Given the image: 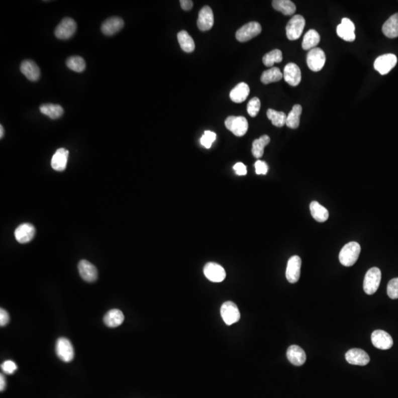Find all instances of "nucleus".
<instances>
[{
    "label": "nucleus",
    "mask_w": 398,
    "mask_h": 398,
    "mask_svg": "<svg viewBox=\"0 0 398 398\" xmlns=\"http://www.w3.org/2000/svg\"><path fill=\"white\" fill-rule=\"evenodd\" d=\"M361 253L359 243L352 241L346 244L339 253V261L344 266H352L356 263Z\"/></svg>",
    "instance_id": "1"
},
{
    "label": "nucleus",
    "mask_w": 398,
    "mask_h": 398,
    "mask_svg": "<svg viewBox=\"0 0 398 398\" xmlns=\"http://www.w3.org/2000/svg\"><path fill=\"white\" fill-rule=\"evenodd\" d=\"M381 280V271L377 267L370 268L366 272L364 280V290L368 295H372L377 291Z\"/></svg>",
    "instance_id": "2"
},
{
    "label": "nucleus",
    "mask_w": 398,
    "mask_h": 398,
    "mask_svg": "<svg viewBox=\"0 0 398 398\" xmlns=\"http://www.w3.org/2000/svg\"><path fill=\"white\" fill-rule=\"evenodd\" d=\"M306 26V20L301 15H295L287 24L286 36L290 41L297 40L303 34Z\"/></svg>",
    "instance_id": "3"
},
{
    "label": "nucleus",
    "mask_w": 398,
    "mask_h": 398,
    "mask_svg": "<svg viewBox=\"0 0 398 398\" xmlns=\"http://www.w3.org/2000/svg\"><path fill=\"white\" fill-rule=\"evenodd\" d=\"M261 31V25L258 22H251L238 29L235 36L238 42H246L258 36Z\"/></svg>",
    "instance_id": "4"
},
{
    "label": "nucleus",
    "mask_w": 398,
    "mask_h": 398,
    "mask_svg": "<svg viewBox=\"0 0 398 398\" xmlns=\"http://www.w3.org/2000/svg\"><path fill=\"white\" fill-rule=\"evenodd\" d=\"M225 126L237 137H243L247 132L249 124L244 117L230 116L226 119Z\"/></svg>",
    "instance_id": "5"
},
{
    "label": "nucleus",
    "mask_w": 398,
    "mask_h": 398,
    "mask_svg": "<svg viewBox=\"0 0 398 398\" xmlns=\"http://www.w3.org/2000/svg\"><path fill=\"white\" fill-rule=\"evenodd\" d=\"M77 29L76 22L72 19L64 18L55 30V36L58 39L66 40L70 39L75 34Z\"/></svg>",
    "instance_id": "6"
},
{
    "label": "nucleus",
    "mask_w": 398,
    "mask_h": 398,
    "mask_svg": "<svg viewBox=\"0 0 398 398\" xmlns=\"http://www.w3.org/2000/svg\"><path fill=\"white\" fill-rule=\"evenodd\" d=\"M55 352L61 361L69 362L74 358V348L72 343L66 338H60L55 344Z\"/></svg>",
    "instance_id": "7"
},
{
    "label": "nucleus",
    "mask_w": 398,
    "mask_h": 398,
    "mask_svg": "<svg viewBox=\"0 0 398 398\" xmlns=\"http://www.w3.org/2000/svg\"><path fill=\"white\" fill-rule=\"evenodd\" d=\"M221 315L227 325L236 323L241 319V313L235 303L228 301L224 303L221 308Z\"/></svg>",
    "instance_id": "8"
},
{
    "label": "nucleus",
    "mask_w": 398,
    "mask_h": 398,
    "mask_svg": "<svg viewBox=\"0 0 398 398\" xmlns=\"http://www.w3.org/2000/svg\"><path fill=\"white\" fill-rule=\"evenodd\" d=\"M397 62V56L388 53V54L380 55L378 58H376L374 63V67L380 75H386L396 66Z\"/></svg>",
    "instance_id": "9"
},
{
    "label": "nucleus",
    "mask_w": 398,
    "mask_h": 398,
    "mask_svg": "<svg viewBox=\"0 0 398 398\" xmlns=\"http://www.w3.org/2000/svg\"><path fill=\"white\" fill-rule=\"evenodd\" d=\"M326 61L325 52L319 47L310 50L307 55V64L314 72H319L324 67Z\"/></svg>",
    "instance_id": "10"
},
{
    "label": "nucleus",
    "mask_w": 398,
    "mask_h": 398,
    "mask_svg": "<svg viewBox=\"0 0 398 398\" xmlns=\"http://www.w3.org/2000/svg\"><path fill=\"white\" fill-rule=\"evenodd\" d=\"M302 260L298 256H293L287 261L286 271L287 280L290 283H296L298 282L301 273Z\"/></svg>",
    "instance_id": "11"
},
{
    "label": "nucleus",
    "mask_w": 398,
    "mask_h": 398,
    "mask_svg": "<svg viewBox=\"0 0 398 398\" xmlns=\"http://www.w3.org/2000/svg\"><path fill=\"white\" fill-rule=\"evenodd\" d=\"M372 344L376 348L386 350L391 348L393 346V339L391 336L382 330H376L371 336Z\"/></svg>",
    "instance_id": "12"
},
{
    "label": "nucleus",
    "mask_w": 398,
    "mask_h": 398,
    "mask_svg": "<svg viewBox=\"0 0 398 398\" xmlns=\"http://www.w3.org/2000/svg\"><path fill=\"white\" fill-rule=\"evenodd\" d=\"M204 274L213 282H221L226 278V271L221 265L216 263H208L204 268Z\"/></svg>",
    "instance_id": "13"
},
{
    "label": "nucleus",
    "mask_w": 398,
    "mask_h": 398,
    "mask_svg": "<svg viewBox=\"0 0 398 398\" xmlns=\"http://www.w3.org/2000/svg\"><path fill=\"white\" fill-rule=\"evenodd\" d=\"M345 358L349 364L358 366H365L370 361L369 355L364 350L358 348L351 349L347 351Z\"/></svg>",
    "instance_id": "14"
},
{
    "label": "nucleus",
    "mask_w": 398,
    "mask_h": 398,
    "mask_svg": "<svg viewBox=\"0 0 398 398\" xmlns=\"http://www.w3.org/2000/svg\"><path fill=\"white\" fill-rule=\"evenodd\" d=\"M338 36L346 42H352L355 41V25L350 19H342V23L336 28Z\"/></svg>",
    "instance_id": "15"
},
{
    "label": "nucleus",
    "mask_w": 398,
    "mask_h": 398,
    "mask_svg": "<svg viewBox=\"0 0 398 398\" xmlns=\"http://www.w3.org/2000/svg\"><path fill=\"white\" fill-rule=\"evenodd\" d=\"M214 25V15L213 11L209 6H205L201 9L198 14V25L199 30L202 31H208L213 28Z\"/></svg>",
    "instance_id": "16"
},
{
    "label": "nucleus",
    "mask_w": 398,
    "mask_h": 398,
    "mask_svg": "<svg viewBox=\"0 0 398 398\" xmlns=\"http://www.w3.org/2000/svg\"><path fill=\"white\" fill-rule=\"evenodd\" d=\"M78 271L83 280L93 282L97 280V270L92 263L86 260H82L78 263Z\"/></svg>",
    "instance_id": "17"
},
{
    "label": "nucleus",
    "mask_w": 398,
    "mask_h": 398,
    "mask_svg": "<svg viewBox=\"0 0 398 398\" xmlns=\"http://www.w3.org/2000/svg\"><path fill=\"white\" fill-rule=\"evenodd\" d=\"M283 77L285 82L290 86H298L302 79L300 67L294 63H289L284 68Z\"/></svg>",
    "instance_id": "18"
},
{
    "label": "nucleus",
    "mask_w": 398,
    "mask_h": 398,
    "mask_svg": "<svg viewBox=\"0 0 398 398\" xmlns=\"http://www.w3.org/2000/svg\"><path fill=\"white\" fill-rule=\"evenodd\" d=\"M36 229L32 224L25 223L17 227L14 232L16 239L20 243L30 242L34 238Z\"/></svg>",
    "instance_id": "19"
},
{
    "label": "nucleus",
    "mask_w": 398,
    "mask_h": 398,
    "mask_svg": "<svg viewBox=\"0 0 398 398\" xmlns=\"http://www.w3.org/2000/svg\"><path fill=\"white\" fill-rule=\"evenodd\" d=\"M20 70L22 74L31 81H36L40 77L41 72L39 66L31 60H25L22 61L20 66Z\"/></svg>",
    "instance_id": "20"
},
{
    "label": "nucleus",
    "mask_w": 398,
    "mask_h": 398,
    "mask_svg": "<svg viewBox=\"0 0 398 398\" xmlns=\"http://www.w3.org/2000/svg\"><path fill=\"white\" fill-rule=\"evenodd\" d=\"M123 26H124V22L121 17H111L102 24L101 31L107 36H112L119 32Z\"/></svg>",
    "instance_id": "21"
},
{
    "label": "nucleus",
    "mask_w": 398,
    "mask_h": 398,
    "mask_svg": "<svg viewBox=\"0 0 398 398\" xmlns=\"http://www.w3.org/2000/svg\"><path fill=\"white\" fill-rule=\"evenodd\" d=\"M287 358L292 364L302 366L306 363V354L304 350L297 345H291L287 348Z\"/></svg>",
    "instance_id": "22"
},
{
    "label": "nucleus",
    "mask_w": 398,
    "mask_h": 398,
    "mask_svg": "<svg viewBox=\"0 0 398 398\" xmlns=\"http://www.w3.org/2000/svg\"><path fill=\"white\" fill-rule=\"evenodd\" d=\"M69 151L65 148H59L55 151L51 160L52 167L56 171H63L67 165Z\"/></svg>",
    "instance_id": "23"
},
{
    "label": "nucleus",
    "mask_w": 398,
    "mask_h": 398,
    "mask_svg": "<svg viewBox=\"0 0 398 398\" xmlns=\"http://www.w3.org/2000/svg\"><path fill=\"white\" fill-rule=\"evenodd\" d=\"M249 92H250V88L249 86L246 83L242 82V83H238L235 88H232L230 93V97L234 103L241 104L246 101L249 96Z\"/></svg>",
    "instance_id": "24"
},
{
    "label": "nucleus",
    "mask_w": 398,
    "mask_h": 398,
    "mask_svg": "<svg viewBox=\"0 0 398 398\" xmlns=\"http://www.w3.org/2000/svg\"><path fill=\"white\" fill-rule=\"evenodd\" d=\"M124 319V315L121 311L113 309L107 313L104 317V322L109 328H117L123 324Z\"/></svg>",
    "instance_id": "25"
},
{
    "label": "nucleus",
    "mask_w": 398,
    "mask_h": 398,
    "mask_svg": "<svg viewBox=\"0 0 398 398\" xmlns=\"http://www.w3.org/2000/svg\"><path fill=\"white\" fill-rule=\"evenodd\" d=\"M382 31L386 37L394 39L398 37V14H394L382 27Z\"/></svg>",
    "instance_id": "26"
},
{
    "label": "nucleus",
    "mask_w": 398,
    "mask_h": 398,
    "mask_svg": "<svg viewBox=\"0 0 398 398\" xmlns=\"http://www.w3.org/2000/svg\"><path fill=\"white\" fill-rule=\"evenodd\" d=\"M272 6L276 11L282 13L285 16L293 15L296 10L294 3L290 0H274Z\"/></svg>",
    "instance_id": "27"
},
{
    "label": "nucleus",
    "mask_w": 398,
    "mask_h": 398,
    "mask_svg": "<svg viewBox=\"0 0 398 398\" xmlns=\"http://www.w3.org/2000/svg\"><path fill=\"white\" fill-rule=\"evenodd\" d=\"M310 210L313 218L318 222H325L329 217L328 210L317 202H311L310 205Z\"/></svg>",
    "instance_id": "28"
},
{
    "label": "nucleus",
    "mask_w": 398,
    "mask_h": 398,
    "mask_svg": "<svg viewBox=\"0 0 398 398\" xmlns=\"http://www.w3.org/2000/svg\"><path fill=\"white\" fill-rule=\"evenodd\" d=\"M320 42V36L319 33L315 30L311 29L305 34L302 46L303 50H312L317 47Z\"/></svg>",
    "instance_id": "29"
},
{
    "label": "nucleus",
    "mask_w": 398,
    "mask_h": 398,
    "mask_svg": "<svg viewBox=\"0 0 398 398\" xmlns=\"http://www.w3.org/2000/svg\"><path fill=\"white\" fill-rule=\"evenodd\" d=\"M40 112L53 120L58 119L64 114V109L58 104H45L40 107Z\"/></svg>",
    "instance_id": "30"
},
{
    "label": "nucleus",
    "mask_w": 398,
    "mask_h": 398,
    "mask_svg": "<svg viewBox=\"0 0 398 398\" xmlns=\"http://www.w3.org/2000/svg\"><path fill=\"white\" fill-rule=\"evenodd\" d=\"M178 43L183 51L186 53H192L195 50V43L193 39L185 31H180L177 35Z\"/></svg>",
    "instance_id": "31"
},
{
    "label": "nucleus",
    "mask_w": 398,
    "mask_h": 398,
    "mask_svg": "<svg viewBox=\"0 0 398 398\" xmlns=\"http://www.w3.org/2000/svg\"><path fill=\"white\" fill-rule=\"evenodd\" d=\"M282 77H283V74L281 72L279 68L272 67L263 72L261 77H260V80H261L262 83L264 84H268V83L279 81Z\"/></svg>",
    "instance_id": "32"
},
{
    "label": "nucleus",
    "mask_w": 398,
    "mask_h": 398,
    "mask_svg": "<svg viewBox=\"0 0 398 398\" xmlns=\"http://www.w3.org/2000/svg\"><path fill=\"white\" fill-rule=\"evenodd\" d=\"M303 112L301 106L296 104L294 105L290 111L288 115H287L286 126L290 129H297L300 126V118Z\"/></svg>",
    "instance_id": "33"
},
{
    "label": "nucleus",
    "mask_w": 398,
    "mask_h": 398,
    "mask_svg": "<svg viewBox=\"0 0 398 398\" xmlns=\"http://www.w3.org/2000/svg\"><path fill=\"white\" fill-rule=\"evenodd\" d=\"M270 143V137L268 135H263L260 138L254 140L252 144V154L255 158L262 157L264 154L265 147Z\"/></svg>",
    "instance_id": "34"
},
{
    "label": "nucleus",
    "mask_w": 398,
    "mask_h": 398,
    "mask_svg": "<svg viewBox=\"0 0 398 398\" xmlns=\"http://www.w3.org/2000/svg\"><path fill=\"white\" fill-rule=\"evenodd\" d=\"M267 117L276 127H282L286 124L287 115L284 112L269 109L267 111Z\"/></svg>",
    "instance_id": "35"
},
{
    "label": "nucleus",
    "mask_w": 398,
    "mask_h": 398,
    "mask_svg": "<svg viewBox=\"0 0 398 398\" xmlns=\"http://www.w3.org/2000/svg\"><path fill=\"white\" fill-rule=\"evenodd\" d=\"M66 66L71 70L76 72H82L86 69V62L80 56H71L66 61Z\"/></svg>",
    "instance_id": "36"
},
{
    "label": "nucleus",
    "mask_w": 398,
    "mask_h": 398,
    "mask_svg": "<svg viewBox=\"0 0 398 398\" xmlns=\"http://www.w3.org/2000/svg\"><path fill=\"white\" fill-rule=\"evenodd\" d=\"M282 61V53L281 50H272L265 54L263 58V62L265 66L271 67L275 63H280Z\"/></svg>",
    "instance_id": "37"
},
{
    "label": "nucleus",
    "mask_w": 398,
    "mask_h": 398,
    "mask_svg": "<svg viewBox=\"0 0 398 398\" xmlns=\"http://www.w3.org/2000/svg\"><path fill=\"white\" fill-rule=\"evenodd\" d=\"M260 101L258 97H253L249 101L247 105V112L252 118L257 116L260 110Z\"/></svg>",
    "instance_id": "38"
},
{
    "label": "nucleus",
    "mask_w": 398,
    "mask_h": 398,
    "mask_svg": "<svg viewBox=\"0 0 398 398\" xmlns=\"http://www.w3.org/2000/svg\"><path fill=\"white\" fill-rule=\"evenodd\" d=\"M387 294L388 297L392 300L398 298V277L394 278L388 282L387 285Z\"/></svg>",
    "instance_id": "39"
},
{
    "label": "nucleus",
    "mask_w": 398,
    "mask_h": 398,
    "mask_svg": "<svg viewBox=\"0 0 398 398\" xmlns=\"http://www.w3.org/2000/svg\"><path fill=\"white\" fill-rule=\"evenodd\" d=\"M1 368L5 373L8 374V375H12V374L14 373V372L17 370V366L14 361H11V360H8V361L3 362V364H2Z\"/></svg>",
    "instance_id": "40"
},
{
    "label": "nucleus",
    "mask_w": 398,
    "mask_h": 398,
    "mask_svg": "<svg viewBox=\"0 0 398 398\" xmlns=\"http://www.w3.org/2000/svg\"><path fill=\"white\" fill-rule=\"evenodd\" d=\"M256 173L258 175H265L268 173V167L265 162L261 160H257L255 162Z\"/></svg>",
    "instance_id": "41"
},
{
    "label": "nucleus",
    "mask_w": 398,
    "mask_h": 398,
    "mask_svg": "<svg viewBox=\"0 0 398 398\" xmlns=\"http://www.w3.org/2000/svg\"><path fill=\"white\" fill-rule=\"evenodd\" d=\"M234 170L238 176H245L247 173V169H246V165L242 162H238L235 164L233 167Z\"/></svg>",
    "instance_id": "42"
},
{
    "label": "nucleus",
    "mask_w": 398,
    "mask_h": 398,
    "mask_svg": "<svg viewBox=\"0 0 398 398\" xmlns=\"http://www.w3.org/2000/svg\"><path fill=\"white\" fill-rule=\"evenodd\" d=\"M10 321L9 313L6 310L0 309V325L1 327L6 326Z\"/></svg>",
    "instance_id": "43"
},
{
    "label": "nucleus",
    "mask_w": 398,
    "mask_h": 398,
    "mask_svg": "<svg viewBox=\"0 0 398 398\" xmlns=\"http://www.w3.org/2000/svg\"><path fill=\"white\" fill-rule=\"evenodd\" d=\"M181 9L184 11H189L193 6V3L190 0H181L180 1Z\"/></svg>",
    "instance_id": "44"
},
{
    "label": "nucleus",
    "mask_w": 398,
    "mask_h": 398,
    "mask_svg": "<svg viewBox=\"0 0 398 398\" xmlns=\"http://www.w3.org/2000/svg\"><path fill=\"white\" fill-rule=\"evenodd\" d=\"M204 136H205L206 138H208L212 143H213V142L216 141V133L210 132V131H206V132H205V134H204Z\"/></svg>",
    "instance_id": "45"
},
{
    "label": "nucleus",
    "mask_w": 398,
    "mask_h": 398,
    "mask_svg": "<svg viewBox=\"0 0 398 398\" xmlns=\"http://www.w3.org/2000/svg\"><path fill=\"white\" fill-rule=\"evenodd\" d=\"M200 142H201V144H202V145H203L204 147H205V148H211L212 144H213L211 143V142L209 140H208V138H206V137H205V136L204 135L202 136V138H201Z\"/></svg>",
    "instance_id": "46"
},
{
    "label": "nucleus",
    "mask_w": 398,
    "mask_h": 398,
    "mask_svg": "<svg viewBox=\"0 0 398 398\" xmlns=\"http://www.w3.org/2000/svg\"><path fill=\"white\" fill-rule=\"evenodd\" d=\"M6 388V380L5 376L1 374L0 375V391H3Z\"/></svg>",
    "instance_id": "47"
},
{
    "label": "nucleus",
    "mask_w": 398,
    "mask_h": 398,
    "mask_svg": "<svg viewBox=\"0 0 398 398\" xmlns=\"http://www.w3.org/2000/svg\"><path fill=\"white\" fill-rule=\"evenodd\" d=\"M3 136H4V129H3V126H0V137L3 138Z\"/></svg>",
    "instance_id": "48"
}]
</instances>
